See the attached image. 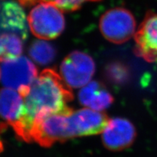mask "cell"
I'll use <instances>...</instances> for the list:
<instances>
[{"mask_svg":"<svg viewBox=\"0 0 157 157\" xmlns=\"http://www.w3.org/2000/svg\"><path fill=\"white\" fill-rule=\"evenodd\" d=\"M74 96L70 87L53 69L42 71L31 84L23 98L24 104L21 117L12 126L19 139L31 143V132L36 117L39 113L71 114L68 103Z\"/></svg>","mask_w":157,"mask_h":157,"instance_id":"1","label":"cell"},{"mask_svg":"<svg viewBox=\"0 0 157 157\" xmlns=\"http://www.w3.org/2000/svg\"><path fill=\"white\" fill-rule=\"evenodd\" d=\"M27 35V20L22 7L15 2H2L0 4V61L21 56Z\"/></svg>","mask_w":157,"mask_h":157,"instance_id":"2","label":"cell"},{"mask_svg":"<svg viewBox=\"0 0 157 157\" xmlns=\"http://www.w3.org/2000/svg\"><path fill=\"white\" fill-rule=\"evenodd\" d=\"M70 115L39 113L36 117L31 132V142L49 148L56 143H64L75 137Z\"/></svg>","mask_w":157,"mask_h":157,"instance_id":"3","label":"cell"},{"mask_svg":"<svg viewBox=\"0 0 157 157\" xmlns=\"http://www.w3.org/2000/svg\"><path fill=\"white\" fill-rule=\"evenodd\" d=\"M27 21L32 34L41 39L56 38L65 28L62 12L50 3H39L31 10Z\"/></svg>","mask_w":157,"mask_h":157,"instance_id":"4","label":"cell"},{"mask_svg":"<svg viewBox=\"0 0 157 157\" xmlns=\"http://www.w3.org/2000/svg\"><path fill=\"white\" fill-rule=\"evenodd\" d=\"M101 34L109 42L123 44L135 34L136 21L130 11L124 7H114L105 12L99 22Z\"/></svg>","mask_w":157,"mask_h":157,"instance_id":"5","label":"cell"},{"mask_svg":"<svg viewBox=\"0 0 157 157\" xmlns=\"http://www.w3.org/2000/svg\"><path fill=\"white\" fill-rule=\"evenodd\" d=\"M37 77V69L26 57L3 62L1 68V81L5 87L16 90L24 98Z\"/></svg>","mask_w":157,"mask_h":157,"instance_id":"6","label":"cell"},{"mask_svg":"<svg viewBox=\"0 0 157 157\" xmlns=\"http://www.w3.org/2000/svg\"><path fill=\"white\" fill-rule=\"evenodd\" d=\"M60 74L69 87L79 88L90 83L95 71V64L89 55L74 51L60 65Z\"/></svg>","mask_w":157,"mask_h":157,"instance_id":"7","label":"cell"},{"mask_svg":"<svg viewBox=\"0 0 157 157\" xmlns=\"http://www.w3.org/2000/svg\"><path fill=\"white\" fill-rule=\"evenodd\" d=\"M135 53L148 63H157V14L146 13L135 34Z\"/></svg>","mask_w":157,"mask_h":157,"instance_id":"8","label":"cell"},{"mask_svg":"<svg viewBox=\"0 0 157 157\" xmlns=\"http://www.w3.org/2000/svg\"><path fill=\"white\" fill-rule=\"evenodd\" d=\"M134 124L125 118L109 119L102 134L104 146L112 151H119L132 146L136 137Z\"/></svg>","mask_w":157,"mask_h":157,"instance_id":"9","label":"cell"},{"mask_svg":"<svg viewBox=\"0 0 157 157\" xmlns=\"http://www.w3.org/2000/svg\"><path fill=\"white\" fill-rule=\"evenodd\" d=\"M75 137L89 136L103 132L109 119L105 113L91 109H82L70 115Z\"/></svg>","mask_w":157,"mask_h":157,"instance_id":"10","label":"cell"},{"mask_svg":"<svg viewBox=\"0 0 157 157\" xmlns=\"http://www.w3.org/2000/svg\"><path fill=\"white\" fill-rule=\"evenodd\" d=\"M78 101L84 106L101 111L111 106L113 97L103 84L93 81L80 90Z\"/></svg>","mask_w":157,"mask_h":157,"instance_id":"11","label":"cell"},{"mask_svg":"<svg viewBox=\"0 0 157 157\" xmlns=\"http://www.w3.org/2000/svg\"><path fill=\"white\" fill-rule=\"evenodd\" d=\"M24 99L16 90L3 88L0 90V118L6 124L12 127L21 117Z\"/></svg>","mask_w":157,"mask_h":157,"instance_id":"12","label":"cell"},{"mask_svg":"<svg viewBox=\"0 0 157 157\" xmlns=\"http://www.w3.org/2000/svg\"><path fill=\"white\" fill-rule=\"evenodd\" d=\"M29 54L37 64L44 66L53 61L56 56V50L50 43L36 40L31 44Z\"/></svg>","mask_w":157,"mask_h":157,"instance_id":"13","label":"cell"},{"mask_svg":"<svg viewBox=\"0 0 157 157\" xmlns=\"http://www.w3.org/2000/svg\"><path fill=\"white\" fill-rule=\"evenodd\" d=\"M21 5L30 6L38 3H50L56 6L60 10L65 11H74L79 8L83 4L88 2L98 0H19Z\"/></svg>","mask_w":157,"mask_h":157,"instance_id":"14","label":"cell"},{"mask_svg":"<svg viewBox=\"0 0 157 157\" xmlns=\"http://www.w3.org/2000/svg\"><path fill=\"white\" fill-rule=\"evenodd\" d=\"M108 76L110 79L114 82H122L126 78V74L123 68L118 66L117 65L110 66L108 69Z\"/></svg>","mask_w":157,"mask_h":157,"instance_id":"15","label":"cell"},{"mask_svg":"<svg viewBox=\"0 0 157 157\" xmlns=\"http://www.w3.org/2000/svg\"><path fill=\"white\" fill-rule=\"evenodd\" d=\"M4 151V145L1 139H0V153Z\"/></svg>","mask_w":157,"mask_h":157,"instance_id":"16","label":"cell"}]
</instances>
